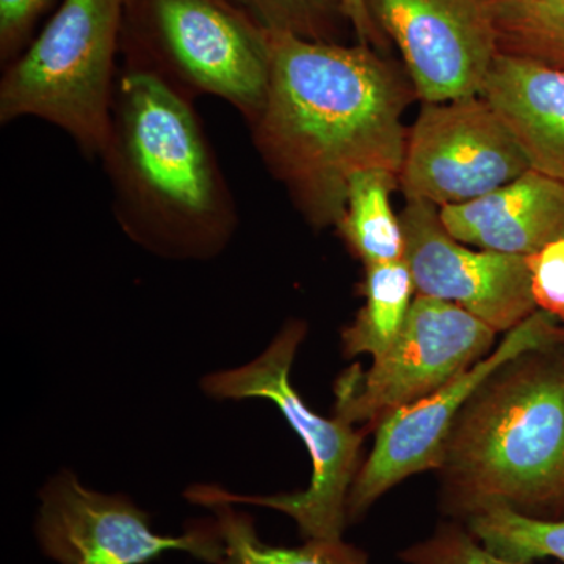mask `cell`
<instances>
[{
  "label": "cell",
  "mask_w": 564,
  "mask_h": 564,
  "mask_svg": "<svg viewBox=\"0 0 564 564\" xmlns=\"http://www.w3.org/2000/svg\"><path fill=\"white\" fill-rule=\"evenodd\" d=\"M267 35L269 90L250 126L252 141L304 218L337 228L356 173L380 169L400 177L413 87L373 47Z\"/></svg>",
  "instance_id": "obj_1"
},
{
  "label": "cell",
  "mask_w": 564,
  "mask_h": 564,
  "mask_svg": "<svg viewBox=\"0 0 564 564\" xmlns=\"http://www.w3.org/2000/svg\"><path fill=\"white\" fill-rule=\"evenodd\" d=\"M122 231L180 259L218 254L236 232L237 206L193 107L144 70L118 77L101 155Z\"/></svg>",
  "instance_id": "obj_2"
},
{
  "label": "cell",
  "mask_w": 564,
  "mask_h": 564,
  "mask_svg": "<svg viewBox=\"0 0 564 564\" xmlns=\"http://www.w3.org/2000/svg\"><path fill=\"white\" fill-rule=\"evenodd\" d=\"M441 470L459 518L508 507L564 519V343L519 356L474 393Z\"/></svg>",
  "instance_id": "obj_3"
},
{
  "label": "cell",
  "mask_w": 564,
  "mask_h": 564,
  "mask_svg": "<svg viewBox=\"0 0 564 564\" xmlns=\"http://www.w3.org/2000/svg\"><path fill=\"white\" fill-rule=\"evenodd\" d=\"M129 0H63L0 80V122L39 118L99 158L113 107L115 55Z\"/></svg>",
  "instance_id": "obj_4"
},
{
  "label": "cell",
  "mask_w": 564,
  "mask_h": 564,
  "mask_svg": "<svg viewBox=\"0 0 564 564\" xmlns=\"http://www.w3.org/2000/svg\"><path fill=\"white\" fill-rule=\"evenodd\" d=\"M306 336V325L291 322L274 337L258 359L223 372L207 375L204 391L215 399H267L280 408L313 459V478L306 491L276 496H240L198 485L185 491L192 503H247L272 508L295 521L304 540H340L347 519V500L359 469V455L367 430H356L340 417L325 419L303 402L291 384L296 350Z\"/></svg>",
  "instance_id": "obj_5"
},
{
  "label": "cell",
  "mask_w": 564,
  "mask_h": 564,
  "mask_svg": "<svg viewBox=\"0 0 564 564\" xmlns=\"http://www.w3.org/2000/svg\"><path fill=\"white\" fill-rule=\"evenodd\" d=\"M143 50L128 69L144 70L187 96L209 95L258 120L270 79L269 35L229 0H139Z\"/></svg>",
  "instance_id": "obj_6"
},
{
  "label": "cell",
  "mask_w": 564,
  "mask_h": 564,
  "mask_svg": "<svg viewBox=\"0 0 564 564\" xmlns=\"http://www.w3.org/2000/svg\"><path fill=\"white\" fill-rule=\"evenodd\" d=\"M496 332L463 307L415 295L395 343L369 370L351 367L334 386L336 415L364 423L367 432L386 417L436 392L484 359Z\"/></svg>",
  "instance_id": "obj_7"
},
{
  "label": "cell",
  "mask_w": 564,
  "mask_h": 564,
  "mask_svg": "<svg viewBox=\"0 0 564 564\" xmlns=\"http://www.w3.org/2000/svg\"><path fill=\"white\" fill-rule=\"evenodd\" d=\"M564 343L554 315L538 310L508 332L499 347L419 402L395 411L377 426L372 454L362 463L347 500L348 522L359 518L389 489L425 470L443 469L445 447L464 406L508 362L525 352Z\"/></svg>",
  "instance_id": "obj_8"
},
{
  "label": "cell",
  "mask_w": 564,
  "mask_h": 564,
  "mask_svg": "<svg viewBox=\"0 0 564 564\" xmlns=\"http://www.w3.org/2000/svg\"><path fill=\"white\" fill-rule=\"evenodd\" d=\"M530 165L511 133L478 96L423 102L408 131L400 187L406 199L455 206L481 198Z\"/></svg>",
  "instance_id": "obj_9"
},
{
  "label": "cell",
  "mask_w": 564,
  "mask_h": 564,
  "mask_svg": "<svg viewBox=\"0 0 564 564\" xmlns=\"http://www.w3.org/2000/svg\"><path fill=\"white\" fill-rule=\"evenodd\" d=\"M35 534L43 554L58 564H147L169 551L221 564L225 554L215 519L193 522L177 536L159 534L129 497L91 491L70 473L41 492Z\"/></svg>",
  "instance_id": "obj_10"
},
{
  "label": "cell",
  "mask_w": 564,
  "mask_h": 564,
  "mask_svg": "<svg viewBox=\"0 0 564 564\" xmlns=\"http://www.w3.org/2000/svg\"><path fill=\"white\" fill-rule=\"evenodd\" d=\"M399 217L415 295L454 303L496 333L511 332L536 313L527 256L469 250L429 202L408 199Z\"/></svg>",
  "instance_id": "obj_11"
},
{
  "label": "cell",
  "mask_w": 564,
  "mask_h": 564,
  "mask_svg": "<svg viewBox=\"0 0 564 564\" xmlns=\"http://www.w3.org/2000/svg\"><path fill=\"white\" fill-rule=\"evenodd\" d=\"M423 102L478 96L499 54L488 0H366Z\"/></svg>",
  "instance_id": "obj_12"
},
{
  "label": "cell",
  "mask_w": 564,
  "mask_h": 564,
  "mask_svg": "<svg viewBox=\"0 0 564 564\" xmlns=\"http://www.w3.org/2000/svg\"><path fill=\"white\" fill-rule=\"evenodd\" d=\"M440 215L458 242L532 256L564 239V182L529 170L474 202L440 207Z\"/></svg>",
  "instance_id": "obj_13"
},
{
  "label": "cell",
  "mask_w": 564,
  "mask_h": 564,
  "mask_svg": "<svg viewBox=\"0 0 564 564\" xmlns=\"http://www.w3.org/2000/svg\"><path fill=\"white\" fill-rule=\"evenodd\" d=\"M480 96L511 133L530 170L564 182V69L499 52Z\"/></svg>",
  "instance_id": "obj_14"
},
{
  "label": "cell",
  "mask_w": 564,
  "mask_h": 564,
  "mask_svg": "<svg viewBox=\"0 0 564 564\" xmlns=\"http://www.w3.org/2000/svg\"><path fill=\"white\" fill-rule=\"evenodd\" d=\"M400 177L375 169L356 173L348 182L347 204L337 225L348 247L364 265L404 261V236L391 195Z\"/></svg>",
  "instance_id": "obj_15"
},
{
  "label": "cell",
  "mask_w": 564,
  "mask_h": 564,
  "mask_svg": "<svg viewBox=\"0 0 564 564\" xmlns=\"http://www.w3.org/2000/svg\"><path fill=\"white\" fill-rule=\"evenodd\" d=\"M366 304L343 334L347 356L380 358L402 333L414 302L415 285L404 261L366 267Z\"/></svg>",
  "instance_id": "obj_16"
},
{
  "label": "cell",
  "mask_w": 564,
  "mask_h": 564,
  "mask_svg": "<svg viewBox=\"0 0 564 564\" xmlns=\"http://www.w3.org/2000/svg\"><path fill=\"white\" fill-rule=\"evenodd\" d=\"M223 547L221 564H370L355 545L340 540H306L299 547H276L263 543L254 519L234 510L231 503L212 505Z\"/></svg>",
  "instance_id": "obj_17"
},
{
  "label": "cell",
  "mask_w": 564,
  "mask_h": 564,
  "mask_svg": "<svg viewBox=\"0 0 564 564\" xmlns=\"http://www.w3.org/2000/svg\"><path fill=\"white\" fill-rule=\"evenodd\" d=\"M502 54L564 69V0H488Z\"/></svg>",
  "instance_id": "obj_18"
},
{
  "label": "cell",
  "mask_w": 564,
  "mask_h": 564,
  "mask_svg": "<svg viewBox=\"0 0 564 564\" xmlns=\"http://www.w3.org/2000/svg\"><path fill=\"white\" fill-rule=\"evenodd\" d=\"M466 527L494 554L518 563L555 558L564 563V519L533 518L492 507L466 519Z\"/></svg>",
  "instance_id": "obj_19"
},
{
  "label": "cell",
  "mask_w": 564,
  "mask_h": 564,
  "mask_svg": "<svg viewBox=\"0 0 564 564\" xmlns=\"http://www.w3.org/2000/svg\"><path fill=\"white\" fill-rule=\"evenodd\" d=\"M267 33L285 32L311 41H329L339 18L340 0H229Z\"/></svg>",
  "instance_id": "obj_20"
},
{
  "label": "cell",
  "mask_w": 564,
  "mask_h": 564,
  "mask_svg": "<svg viewBox=\"0 0 564 564\" xmlns=\"http://www.w3.org/2000/svg\"><path fill=\"white\" fill-rule=\"evenodd\" d=\"M408 564H533L494 554L467 527L444 524L426 540L400 554Z\"/></svg>",
  "instance_id": "obj_21"
},
{
  "label": "cell",
  "mask_w": 564,
  "mask_h": 564,
  "mask_svg": "<svg viewBox=\"0 0 564 564\" xmlns=\"http://www.w3.org/2000/svg\"><path fill=\"white\" fill-rule=\"evenodd\" d=\"M538 310L564 323V239L527 256Z\"/></svg>",
  "instance_id": "obj_22"
},
{
  "label": "cell",
  "mask_w": 564,
  "mask_h": 564,
  "mask_svg": "<svg viewBox=\"0 0 564 564\" xmlns=\"http://www.w3.org/2000/svg\"><path fill=\"white\" fill-rule=\"evenodd\" d=\"M52 0H0V58L13 62L20 55L33 25Z\"/></svg>",
  "instance_id": "obj_23"
},
{
  "label": "cell",
  "mask_w": 564,
  "mask_h": 564,
  "mask_svg": "<svg viewBox=\"0 0 564 564\" xmlns=\"http://www.w3.org/2000/svg\"><path fill=\"white\" fill-rule=\"evenodd\" d=\"M340 6H343L345 18L355 28L356 35L364 46L383 47L384 35L370 17L366 0H340Z\"/></svg>",
  "instance_id": "obj_24"
}]
</instances>
